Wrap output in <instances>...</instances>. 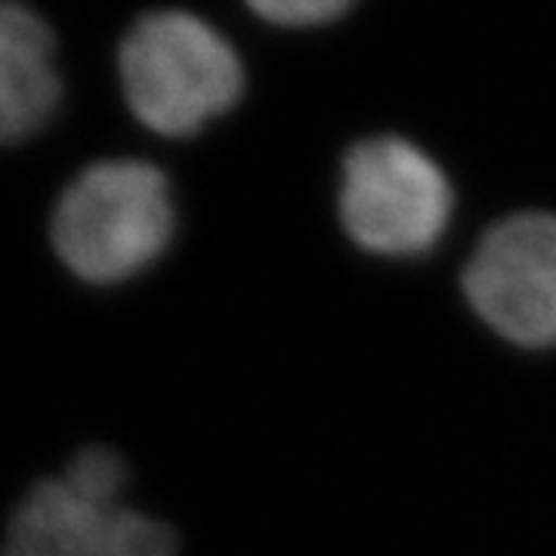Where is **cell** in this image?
Returning <instances> with one entry per match:
<instances>
[{
	"mask_svg": "<svg viewBox=\"0 0 556 556\" xmlns=\"http://www.w3.org/2000/svg\"><path fill=\"white\" fill-rule=\"evenodd\" d=\"M118 78L134 118L159 134L195 137L239 105L244 65L207 20L186 10L139 16L118 43Z\"/></svg>",
	"mask_w": 556,
	"mask_h": 556,
	"instance_id": "6da1fadb",
	"label": "cell"
},
{
	"mask_svg": "<svg viewBox=\"0 0 556 556\" xmlns=\"http://www.w3.org/2000/svg\"><path fill=\"white\" fill-rule=\"evenodd\" d=\"M177 226L170 182L155 164L97 161L65 186L50 239L60 260L90 285H121L167 251Z\"/></svg>",
	"mask_w": 556,
	"mask_h": 556,
	"instance_id": "7a4b0ae2",
	"label": "cell"
},
{
	"mask_svg": "<svg viewBox=\"0 0 556 556\" xmlns=\"http://www.w3.org/2000/svg\"><path fill=\"white\" fill-rule=\"evenodd\" d=\"M452 204L445 170L412 139H358L340 164V223L368 254L420 257L433 251Z\"/></svg>",
	"mask_w": 556,
	"mask_h": 556,
	"instance_id": "3957f363",
	"label": "cell"
},
{
	"mask_svg": "<svg viewBox=\"0 0 556 556\" xmlns=\"http://www.w3.org/2000/svg\"><path fill=\"white\" fill-rule=\"evenodd\" d=\"M460 285L495 334L526 350L556 346V214L529 211L495 223Z\"/></svg>",
	"mask_w": 556,
	"mask_h": 556,
	"instance_id": "277c9868",
	"label": "cell"
},
{
	"mask_svg": "<svg viewBox=\"0 0 556 556\" xmlns=\"http://www.w3.org/2000/svg\"><path fill=\"white\" fill-rule=\"evenodd\" d=\"M3 556H177V538L159 519L121 504H90L50 479L20 501Z\"/></svg>",
	"mask_w": 556,
	"mask_h": 556,
	"instance_id": "5b68a950",
	"label": "cell"
},
{
	"mask_svg": "<svg viewBox=\"0 0 556 556\" xmlns=\"http://www.w3.org/2000/svg\"><path fill=\"white\" fill-rule=\"evenodd\" d=\"M56 38L35 7L7 0L0 10V137L25 142L56 115L62 80L53 62Z\"/></svg>",
	"mask_w": 556,
	"mask_h": 556,
	"instance_id": "8992f818",
	"label": "cell"
},
{
	"mask_svg": "<svg viewBox=\"0 0 556 556\" xmlns=\"http://www.w3.org/2000/svg\"><path fill=\"white\" fill-rule=\"evenodd\" d=\"M62 482L90 504H118V495L127 482V464L118 452L93 445L75 455Z\"/></svg>",
	"mask_w": 556,
	"mask_h": 556,
	"instance_id": "52a82bcc",
	"label": "cell"
},
{
	"mask_svg": "<svg viewBox=\"0 0 556 556\" xmlns=\"http://www.w3.org/2000/svg\"><path fill=\"white\" fill-rule=\"evenodd\" d=\"M356 0H244V7L276 28H321L343 20Z\"/></svg>",
	"mask_w": 556,
	"mask_h": 556,
	"instance_id": "ba28073f",
	"label": "cell"
}]
</instances>
